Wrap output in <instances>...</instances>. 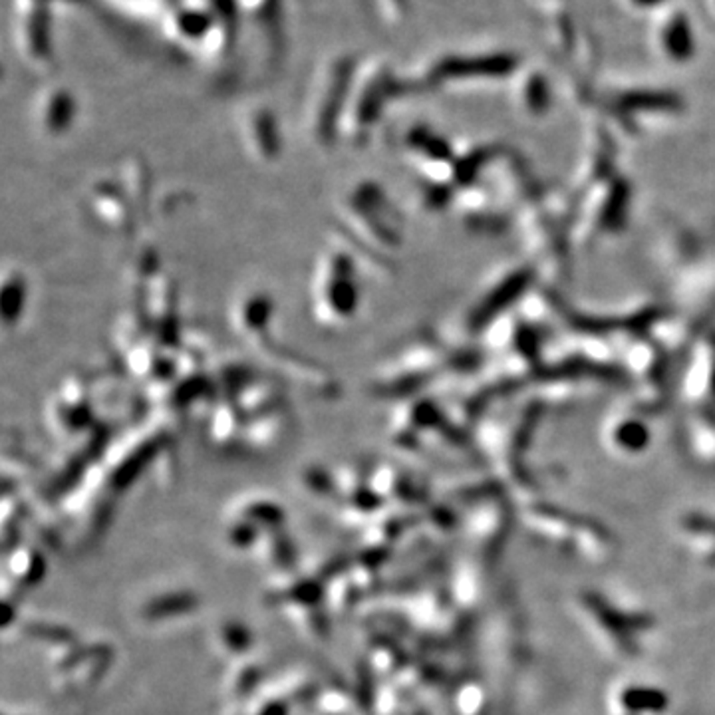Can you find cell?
<instances>
[{"instance_id":"ba28073f","label":"cell","mask_w":715,"mask_h":715,"mask_svg":"<svg viewBox=\"0 0 715 715\" xmlns=\"http://www.w3.org/2000/svg\"><path fill=\"white\" fill-rule=\"evenodd\" d=\"M87 205L94 217L115 233H130L143 217V211L137 207L120 175L117 179L94 181L87 193Z\"/></svg>"},{"instance_id":"30bf717a","label":"cell","mask_w":715,"mask_h":715,"mask_svg":"<svg viewBox=\"0 0 715 715\" xmlns=\"http://www.w3.org/2000/svg\"><path fill=\"white\" fill-rule=\"evenodd\" d=\"M28 300V280L23 270L6 269L3 279V325L5 328L18 326L23 320Z\"/></svg>"},{"instance_id":"7a4b0ae2","label":"cell","mask_w":715,"mask_h":715,"mask_svg":"<svg viewBox=\"0 0 715 715\" xmlns=\"http://www.w3.org/2000/svg\"><path fill=\"white\" fill-rule=\"evenodd\" d=\"M231 325L251 346L261 360L269 362V366L280 374L295 380L297 384L305 386L312 394L332 398L336 396L338 384L336 378L320 364L295 352H287L277 340H274V300L264 290H249L234 300L231 310Z\"/></svg>"},{"instance_id":"52a82bcc","label":"cell","mask_w":715,"mask_h":715,"mask_svg":"<svg viewBox=\"0 0 715 715\" xmlns=\"http://www.w3.org/2000/svg\"><path fill=\"white\" fill-rule=\"evenodd\" d=\"M239 132L244 151L252 161L272 165L282 155V135L279 120L269 105L249 104L239 117Z\"/></svg>"},{"instance_id":"6da1fadb","label":"cell","mask_w":715,"mask_h":715,"mask_svg":"<svg viewBox=\"0 0 715 715\" xmlns=\"http://www.w3.org/2000/svg\"><path fill=\"white\" fill-rule=\"evenodd\" d=\"M338 234L360 261L376 269L390 267L391 252L399 249V215L384 188L376 181L362 179L342 195L336 203Z\"/></svg>"},{"instance_id":"3957f363","label":"cell","mask_w":715,"mask_h":715,"mask_svg":"<svg viewBox=\"0 0 715 715\" xmlns=\"http://www.w3.org/2000/svg\"><path fill=\"white\" fill-rule=\"evenodd\" d=\"M358 264L356 252L342 239L318 252L310 279V308L320 328L342 330L356 320L364 298Z\"/></svg>"},{"instance_id":"277c9868","label":"cell","mask_w":715,"mask_h":715,"mask_svg":"<svg viewBox=\"0 0 715 715\" xmlns=\"http://www.w3.org/2000/svg\"><path fill=\"white\" fill-rule=\"evenodd\" d=\"M356 66L346 54L330 56L326 62H322L312 80L305 112V132L320 150H328L340 140V124Z\"/></svg>"},{"instance_id":"5b68a950","label":"cell","mask_w":715,"mask_h":715,"mask_svg":"<svg viewBox=\"0 0 715 715\" xmlns=\"http://www.w3.org/2000/svg\"><path fill=\"white\" fill-rule=\"evenodd\" d=\"M391 94V78L380 62L356 66L348 102L340 124V140L352 148H366L371 132L384 115Z\"/></svg>"},{"instance_id":"8992f818","label":"cell","mask_w":715,"mask_h":715,"mask_svg":"<svg viewBox=\"0 0 715 715\" xmlns=\"http://www.w3.org/2000/svg\"><path fill=\"white\" fill-rule=\"evenodd\" d=\"M48 0H16V42L23 60L36 72L52 68L50 14L44 8Z\"/></svg>"},{"instance_id":"9c48e42d","label":"cell","mask_w":715,"mask_h":715,"mask_svg":"<svg viewBox=\"0 0 715 715\" xmlns=\"http://www.w3.org/2000/svg\"><path fill=\"white\" fill-rule=\"evenodd\" d=\"M76 100L72 92L62 86H50L41 94L34 107V124L44 137L58 140L74 125Z\"/></svg>"}]
</instances>
